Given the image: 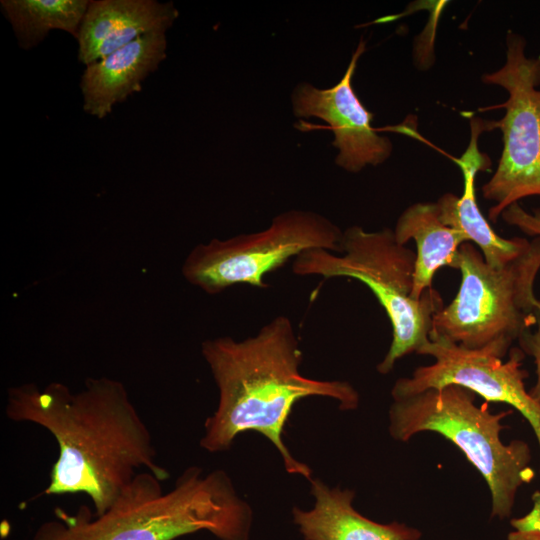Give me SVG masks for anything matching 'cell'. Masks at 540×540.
I'll use <instances>...</instances> for the list:
<instances>
[{
  "label": "cell",
  "mask_w": 540,
  "mask_h": 540,
  "mask_svg": "<svg viewBox=\"0 0 540 540\" xmlns=\"http://www.w3.org/2000/svg\"><path fill=\"white\" fill-rule=\"evenodd\" d=\"M394 235L396 241L405 245L413 239L416 243L411 297L422 298L432 288V280L438 269L448 266L456 269L460 246L469 242L464 233L442 223L436 202H419L410 205L399 216Z\"/></svg>",
  "instance_id": "cell-15"
},
{
  "label": "cell",
  "mask_w": 540,
  "mask_h": 540,
  "mask_svg": "<svg viewBox=\"0 0 540 540\" xmlns=\"http://www.w3.org/2000/svg\"><path fill=\"white\" fill-rule=\"evenodd\" d=\"M456 269L461 272L458 293L434 315L429 339L442 338L504 359L521 334L535 325L540 236L502 267L487 264L482 253L465 242Z\"/></svg>",
  "instance_id": "cell-6"
},
{
  "label": "cell",
  "mask_w": 540,
  "mask_h": 540,
  "mask_svg": "<svg viewBox=\"0 0 540 540\" xmlns=\"http://www.w3.org/2000/svg\"><path fill=\"white\" fill-rule=\"evenodd\" d=\"M179 16L173 2L92 0L75 38L85 66L155 31L172 27Z\"/></svg>",
  "instance_id": "cell-11"
},
{
  "label": "cell",
  "mask_w": 540,
  "mask_h": 540,
  "mask_svg": "<svg viewBox=\"0 0 540 540\" xmlns=\"http://www.w3.org/2000/svg\"><path fill=\"white\" fill-rule=\"evenodd\" d=\"M343 231L312 211L290 210L277 215L262 231L196 245L182 265L183 277L215 295L237 284L265 288L266 274L307 250L341 253Z\"/></svg>",
  "instance_id": "cell-7"
},
{
  "label": "cell",
  "mask_w": 540,
  "mask_h": 540,
  "mask_svg": "<svg viewBox=\"0 0 540 540\" xmlns=\"http://www.w3.org/2000/svg\"><path fill=\"white\" fill-rule=\"evenodd\" d=\"M165 31H155L86 66L80 82L83 110L98 119L142 90V83L167 56Z\"/></svg>",
  "instance_id": "cell-12"
},
{
  "label": "cell",
  "mask_w": 540,
  "mask_h": 540,
  "mask_svg": "<svg viewBox=\"0 0 540 540\" xmlns=\"http://www.w3.org/2000/svg\"><path fill=\"white\" fill-rule=\"evenodd\" d=\"M152 472H138L112 505L95 515L87 505L75 513L54 509L32 540H175L207 531L219 540H249L253 511L223 470L203 474L192 466L163 491Z\"/></svg>",
  "instance_id": "cell-3"
},
{
  "label": "cell",
  "mask_w": 540,
  "mask_h": 540,
  "mask_svg": "<svg viewBox=\"0 0 540 540\" xmlns=\"http://www.w3.org/2000/svg\"><path fill=\"white\" fill-rule=\"evenodd\" d=\"M201 353L219 396L215 411L204 422L200 446L210 453L223 452L241 433L257 432L277 449L289 474L310 481V467L297 460L283 441L293 406L301 399L321 396L336 400L341 410H355L358 391L346 381L301 374L303 352L287 316L273 318L243 340L229 336L205 340Z\"/></svg>",
  "instance_id": "cell-2"
},
{
  "label": "cell",
  "mask_w": 540,
  "mask_h": 540,
  "mask_svg": "<svg viewBox=\"0 0 540 540\" xmlns=\"http://www.w3.org/2000/svg\"><path fill=\"white\" fill-rule=\"evenodd\" d=\"M314 505L309 510L293 507V523L305 540H419L422 533L415 527L393 521L375 522L353 507L354 491L330 487L312 478Z\"/></svg>",
  "instance_id": "cell-13"
},
{
  "label": "cell",
  "mask_w": 540,
  "mask_h": 540,
  "mask_svg": "<svg viewBox=\"0 0 540 540\" xmlns=\"http://www.w3.org/2000/svg\"><path fill=\"white\" fill-rule=\"evenodd\" d=\"M341 253L307 250L292 264L297 275L326 279L349 277L364 283L385 310L392 325V341L377 371L386 375L407 354L418 352L428 341L434 315L443 307L438 291L427 289L422 298L411 297L416 253L396 241L394 231H366L351 226L343 231Z\"/></svg>",
  "instance_id": "cell-5"
},
{
  "label": "cell",
  "mask_w": 540,
  "mask_h": 540,
  "mask_svg": "<svg viewBox=\"0 0 540 540\" xmlns=\"http://www.w3.org/2000/svg\"><path fill=\"white\" fill-rule=\"evenodd\" d=\"M466 153L458 161L464 177V192L459 197L452 193L442 195L436 202L443 224L461 231L468 241L478 245L484 260L493 267H502L524 252L530 241L514 237L505 239L497 235L481 213L475 197V174L485 170V158L477 152L476 135Z\"/></svg>",
  "instance_id": "cell-14"
},
{
  "label": "cell",
  "mask_w": 540,
  "mask_h": 540,
  "mask_svg": "<svg viewBox=\"0 0 540 540\" xmlns=\"http://www.w3.org/2000/svg\"><path fill=\"white\" fill-rule=\"evenodd\" d=\"M6 417L46 429L58 445L46 495L84 493L103 514L140 468L161 481L151 433L125 385L108 377L88 378L72 392L61 382L44 388L25 383L9 388Z\"/></svg>",
  "instance_id": "cell-1"
},
{
  "label": "cell",
  "mask_w": 540,
  "mask_h": 540,
  "mask_svg": "<svg viewBox=\"0 0 540 540\" xmlns=\"http://www.w3.org/2000/svg\"><path fill=\"white\" fill-rule=\"evenodd\" d=\"M365 47L361 39L345 74L333 87L319 89L300 83L291 95L296 117H316L329 125L334 133L332 144L338 149L335 162L351 173L385 162L393 151L390 139L379 135L371 126L374 115L361 103L352 87L353 74Z\"/></svg>",
  "instance_id": "cell-10"
},
{
  "label": "cell",
  "mask_w": 540,
  "mask_h": 540,
  "mask_svg": "<svg viewBox=\"0 0 540 540\" xmlns=\"http://www.w3.org/2000/svg\"><path fill=\"white\" fill-rule=\"evenodd\" d=\"M472 390L449 384L392 398L388 431L399 442L434 432L452 442L477 469L491 494V517L509 518L517 492L532 481L529 445L519 439L505 444L502 420L511 410L492 413L488 402L476 404Z\"/></svg>",
  "instance_id": "cell-4"
},
{
  "label": "cell",
  "mask_w": 540,
  "mask_h": 540,
  "mask_svg": "<svg viewBox=\"0 0 540 540\" xmlns=\"http://www.w3.org/2000/svg\"><path fill=\"white\" fill-rule=\"evenodd\" d=\"M501 215L506 223L518 227L527 235L540 236V209L528 213L517 202L508 206Z\"/></svg>",
  "instance_id": "cell-18"
},
{
  "label": "cell",
  "mask_w": 540,
  "mask_h": 540,
  "mask_svg": "<svg viewBox=\"0 0 540 540\" xmlns=\"http://www.w3.org/2000/svg\"><path fill=\"white\" fill-rule=\"evenodd\" d=\"M535 329L525 330L518 339L520 349L531 356L536 366V382L528 391L530 396L540 404V300L535 310Z\"/></svg>",
  "instance_id": "cell-17"
},
{
  "label": "cell",
  "mask_w": 540,
  "mask_h": 540,
  "mask_svg": "<svg viewBox=\"0 0 540 540\" xmlns=\"http://www.w3.org/2000/svg\"><path fill=\"white\" fill-rule=\"evenodd\" d=\"M88 0H1L3 15L10 23L20 48L31 50L52 30L78 35Z\"/></svg>",
  "instance_id": "cell-16"
},
{
  "label": "cell",
  "mask_w": 540,
  "mask_h": 540,
  "mask_svg": "<svg viewBox=\"0 0 540 540\" xmlns=\"http://www.w3.org/2000/svg\"><path fill=\"white\" fill-rule=\"evenodd\" d=\"M506 62L482 81L498 85L508 93L506 102L496 106L505 110L499 121L483 124L484 130L499 128L503 150L498 167L482 186L483 197L494 201L489 220L496 222L511 204L529 196H540V55H525L526 41L508 32Z\"/></svg>",
  "instance_id": "cell-8"
},
{
  "label": "cell",
  "mask_w": 540,
  "mask_h": 540,
  "mask_svg": "<svg viewBox=\"0 0 540 540\" xmlns=\"http://www.w3.org/2000/svg\"><path fill=\"white\" fill-rule=\"evenodd\" d=\"M434 358V363L420 366L411 377L396 380L392 398L407 396L449 384L466 387L487 402L505 403L528 421L540 450V404L525 388L528 376L522 368L525 353L511 348L504 361L482 351L466 349L442 338H433L417 352Z\"/></svg>",
  "instance_id": "cell-9"
}]
</instances>
